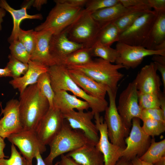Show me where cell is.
<instances>
[{
    "label": "cell",
    "mask_w": 165,
    "mask_h": 165,
    "mask_svg": "<svg viewBox=\"0 0 165 165\" xmlns=\"http://www.w3.org/2000/svg\"><path fill=\"white\" fill-rule=\"evenodd\" d=\"M141 127L144 132L148 136L154 138L163 133L165 131V123L158 120L148 119L142 121Z\"/></svg>",
    "instance_id": "obj_33"
},
{
    "label": "cell",
    "mask_w": 165,
    "mask_h": 165,
    "mask_svg": "<svg viewBox=\"0 0 165 165\" xmlns=\"http://www.w3.org/2000/svg\"><path fill=\"white\" fill-rule=\"evenodd\" d=\"M107 93L109 104L105 111L104 121L108 137L112 144L124 149L126 147L125 139L129 135L130 129L125 126L118 111L116 103L117 92L108 88Z\"/></svg>",
    "instance_id": "obj_7"
},
{
    "label": "cell",
    "mask_w": 165,
    "mask_h": 165,
    "mask_svg": "<svg viewBox=\"0 0 165 165\" xmlns=\"http://www.w3.org/2000/svg\"><path fill=\"white\" fill-rule=\"evenodd\" d=\"M48 73L54 92L60 90L70 91L77 97L86 101L94 114L105 111L108 107V103L105 98L90 95L79 87L71 78L66 67L55 65L49 68Z\"/></svg>",
    "instance_id": "obj_2"
},
{
    "label": "cell",
    "mask_w": 165,
    "mask_h": 165,
    "mask_svg": "<svg viewBox=\"0 0 165 165\" xmlns=\"http://www.w3.org/2000/svg\"><path fill=\"white\" fill-rule=\"evenodd\" d=\"M67 68L82 72L95 81L106 86L114 92H117L118 83L124 76L119 70L125 68L122 65L112 64L100 58L92 60L84 65Z\"/></svg>",
    "instance_id": "obj_4"
},
{
    "label": "cell",
    "mask_w": 165,
    "mask_h": 165,
    "mask_svg": "<svg viewBox=\"0 0 165 165\" xmlns=\"http://www.w3.org/2000/svg\"><path fill=\"white\" fill-rule=\"evenodd\" d=\"M138 93V104L142 110L160 108L158 94Z\"/></svg>",
    "instance_id": "obj_37"
},
{
    "label": "cell",
    "mask_w": 165,
    "mask_h": 165,
    "mask_svg": "<svg viewBox=\"0 0 165 165\" xmlns=\"http://www.w3.org/2000/svg\"><path fill=\"white\" fill-rule=\"evenodd\" d=\"M148 119H154L165 123V114L160 108L142 110L140 119L143 121Z\"/></svg>",
    "instance_id": "obj_40"
},
{
    "label": "cell",
    "mask_w": 165,
    "mask_h": 165,
    "mask_svg": "<svg viewBox=\"0 0 165 165\" xmlns=\"http://www.w3.org/2000/svg\"><path fill=\"white\" fill-rule=\"evenodd\" d=\"M156 16L150 10L139 17L120 34L118 42L134 46H141L146 38Z\"/></svg>",
    "instance_id": "obj_9"
},
{
    "label": "cell",
    "mask_w": 165,
    "mask_h": 165,
    "mask_svg": "<svg viewBox=\"0 0 165 165\" xmlns=\"http://www.w3.org/2000/svg\"><path fill=\"white\" fill-rule=\"evenodd\" d=\"M143 6H144L127 8L119 2L95 12L91 15L101 28L107 24L114 22L129 12Z\"/></svg>",
    "instance_id": "obj_26"
},
{
    "label": "cell",
    "mask_w": 165,
    "mask_h": 165,
    "mask_svg": "<svg viewBox=\"0 0 165 165\" xmlns=\"http://www.w3.org/2000/svg\"><path fill=\"white\" fill-rule=\"evenodd\" d=\"M57 165H81L71 158L65 155H61V160L58 161Z\"/></svg>",
    "instance_id": "obj_44"
},
{
    "label": "cell",
    "mask_w": 165,
    "mask_h": 165,
    "mask_svg": "<svg viewBox=\"0 0 165 165\" xmlns=\"http://www.w3.org/2000/svg\"><path fill=\"white\" fill-rule=\"evenodd\" d=\"M116 49L119 53L116 64L122 65L127 69L137 68L146 57L156 54L165 56V50H149L142 46H131L119 42H117Z\"/></svg>",
    "instance_id": "obj_11"
},
{
    "label": "cell",
    "mask_w": 165,
    "mask_h": 165,
    "mask_svg": "<svg viewBox=\"0 0 165 165\" xmlns=\"http://www.w3.org/2000/svg\"><path fill=\"white\" fill-rule=\"evenodd\" d=\"M95 124L100 134L96 148L103 154L105 165H115L121 157L124 149L112 144L109 141L106 124L100 113L94 114Z\"/></svg>",
    "instance_id": "obj_13"
},
{
    "label": "cell",
    "mask_w": 165,
    "mask_h": 165,
    "mask_svg": "<svg viewBox=\"0 0 165 165\" xmlns=\"http://www.w3.org/2000/svg\"><path fill=\"white\" fill-rule=\"evenodd\" d=\"M156 13L155 19L141 46L148 50H165V11Z\"/></svg>",
    "instance_id": "obj_20"
},
{
    "label": "cell",
    "mask_w": 165,
    "mask_h": 165,
    "mask_svg": "<svg viewBox=\"0 0 165 165\" xmlns=\"http://www.w3.org/2000/svg\"><path fill=\"white\" fill-rule=\"evenodd\" d=\"M47 2V1L46 0H33L32 5L38 9H39L41 8L42 5L46 4Z\"/></svg>",
    "instance_id": "obj_51"
},
{
    "label": "cell",
    "mask_w": 165,
    "mask_h": 165,
    "mask_svg": "<svg viewBox=\"0 0 165 165\" xmlns=\"http://www.w3.org/2000/svg\"><path fill=\"white\" fill-rule=\"evenodd\" d=\"M36 83L41 92L48 101L50 108H53V100L55 93L52 87L48 72L40 75Z\"/></svg>",
    "instance_id": "obj_32"
},
{
    "label": "cell",
    "mask_w": 165,
    "mask_h": 165,
    "mask_svg": "<svg viewBox=\"0 0 165 165\" xmlns=\"http://www.w3.org/2000/svg\"><path fill=\"white\" fill-rule=\"evenodd\" d=\"M64 118L73 129L82 131L95 145L98 141V130L92 120L94 114L92 111L72 110L63 114Z\"/></svg>",
    "instance_id": "obj_15"
},
{
    "label": "cell",
    "mask_w": 165,
    "mask_h": 165,
    "mask_svg": "<svg viewBox=\"0 0 165 165\" xmlns=\"http://www.w3.org/2000/svg\"><path fill=\"white\" fill-rule=\"evenodd\" d=\"M151 10V8L148 6H143L129 12L113 23L121 33L131 26L139 17Z\"/></svg>",
    "instance_id": "obj_29"
},
{
    "label": "cell",
    "mask_w": 165,
    "mask_h": 165,
    "mask_svg": "<svg viewBox=\"0 0 165 165\" xmlns=\"http://www.w3.org/2000/svg\"><path fill=\"white\" fill-rule=\"evenodd\" d=\"M19 101L24 130L35 131L50 108L48 101L35 83L28 86L20 94Z\"/></svg>",
    "instance_id": "obj_1"
},
{
    "label": "cell",
    "mask_w": 165,
    "mask_h": 165,
    "mask_svg": "<svg viewBox=\"0 0 165 165\" xmlns=\"http://www.w3.org/2000/svg\"><path fill=\"white\" fill-rule=\"evenodd\" d=\"M84 47L82 44L70 40L64 30L58 34L53 35L50 42V53L56 65L68 55Z\"/></svg>",
    "instance_id": "obj_19"
},
{
    "label": "cell",
    "mask_w": 165,
    "mask_h": 165,
    "mask_svg": "<svg viewBox=\"0 0 165 165\" xmlns=\"http://www.w3.org/2000/svg\"><path fill=\"white\" fill-rule=\"evenodd\" d=\"M65 120L63 114L59 110L54 108H49L35 130L43 145L49 144L61 129Z\"/></svg>",
    "instance_id": "obj_14"
},
{
    "label": "cell",
    "mask_w": 165,
    "mask_h": 165,
    "mask_svg": "<svg viewBox=\"0 0 165 165\" xmlns=\"http://www.w3.org/2000/svg\"><path fill=\"white\" fill-rule=\"evenodd\" d=\"M10 77L12 76L9 69L6 67L3 68H0V77Z\"/></svg>",
    "instance_id": "obj_52"
},
{
    "label": "cell",
    "mask_w": 165,
    "mask_h": 165,
    "mask_svg": "<svg viewBox=\"0 0 165 165\" xmlns=\"http://www.w3.org/2000/svg\"><path fill=\"white\" fill-rule=\"evenodd\" d=\"M92 57L90 48L84 47L68 55L61 60L58 65L66 68L83 65L90 62L92 60Z\"/></svg>",
    "instance_id": "obj_27"
},
{
    "label": "cell",
    "mask_w": 165,
    "mask_h": 165,
    "mask_svg": "<svg viewBox=\"0 0 165 165\" xmlns=\"http://www.w3.org/2000/svg\"><path fill=\"white\" fill-rule=\"evenodd\" d=\"M165 156V139L156 142L152 138L148 148L139 158L145 162L154 164L162 157Z\"/></svg>",
    "instance_id": "obj_28"
},
{
    "label": "cell",
    "mask_w": 165,
    "mask_h": 165,
    "mask_svg": "<svg viewBox=\"0 0 165 165\" xmlns=\"http://www.w3.org/2000/svg\"><path fill=\"white\" fill-rule=\"evenodd\" d=\"M120 34L116 24L113 22L111 23L101 29L96 41L104 45L111 46L114 42H118Z\"/></svg>",
    "instance_id": "obj_31"
},
{
    "label": "cell",
    "mask_w": 165,
    "mask_h": 165,
    "mask_svg": "<svg viewBox=\"0 0 165 165\" xmlns=\"http://www.w3.org/2000/svg\"><path fill=\"white\" fill-rule=\"evenodd\" d=\"M119 2L127 8L147 6L150 7L148 0H119Z\"/></svg>",
    "instance_id": "obj_41"
},
{
    "label": "cell",
    "mask_w": 165,
    "mask_h": 165,
    "mask_svg": "<svg viewBox=\"0 0 165 165\" xmlns=\"http://www.w3.org/2000/svg\"><path fill=\"white\" fill-rule=\"evenodd\" d=\"M160 104V108L165 114V93L160 91L158 94Z\"/></svg>",
    "instance_id": "obj_46"
},
{
    "label": "cell",
    "mask_w": 165,
    "mask_h": 165,
    "mask_svg": "<svg viewBox=\"0 0 165 165\" xmlns=\"http://www.w3.org/2000/svg\"><path fill=\"white\" fill-rule=\"evenodd\" d=\"M18 39L24 46L30 56L35 45V31L33 29L24 30L20 28L18 34Z\"/></svg>",
    "instance_id": "obj_34"
},
{
    "label": "cell",
    "mask_w": 165,
    "mask_h": 165,
    "mask_svg": "<svg viewBox=\"0 0 165 165\" xmlns=\"http://www.w3.org/2000/svg\"><path fill=\"white\" fill-rule=\"evenodd\" d=\"M35 31V45L30 55V60L39 62L48 67L56 65L50 52V42L52 32L47 31Z\"/></svg>",
    "instance_id": "obj_18"
},
{
    "label": "cell",
    "mask_w": 165,
    "mask_h": 165,
    "mask_svg": "<svg viewBox=\"0 0 165 165\" xmlns=\"http://www.w3.org/2000/svg\"><path fill=\"white\" fill-rule=\"evenodd\" d=\"M119 3V0H88L84 9L86 11L91 14Z\"/></svg>",
    "instance_id": "obj_39"
},
{
    "label": "cell",
    "mask_w": 165,
    "mask_h": 165,
    "mask_svg": "<svg viewBox=\"0 0 165 165\" xmlns=\"http://www.w3.org/2000/svg\"><path fill=\"white\" fill-rule=\"evenodd\" d=\"M33 1H29L26 5L18 9H15L12 7L5 0H0L1 7L11 15L13 21V26L11 34L8 38L10 43L18 39V36L20 29V25L21 22L26 19L42 20L43 18L41 14L34 15L28 14L27 9L32 5Z\"/></svg>",
    "instance_id": "obj_23"
},
{
    "label": "cell",
    "mask_w": 165,
    "mask_h": 165,
    "mask_svg": "<svg viewBox=\"0 0 165 165\" xmlns=\"http://www.w3.org/2000/svg\"><path fill=\"white\" fill-rule=\"evenodd\" d=\"M1 106L3 116L0 119V136L4 139L24 129L20 117L18 100L14 99L10 100L4 109Z\"/></svg>",
    "instance_id": "obj_16"
},
{
    "label": "cell",
    "mask_w": 165,
    "mask_h": 165,
    "mask_svg": "<svg viewBox=\"0 0 165 165\" xmlns=\"http://www.w3.org/2000/svg\"><path fill=\"white\" fill-rule=\"evenodd\" d=\"M155 165H165V156L162 157L154 164Z\"/></svg>",
    "instance_id": "obj_55"
},
{
    "label": "cell",
    "mask_w": 165,
    "mask_h": 165,
    "mask_svg": "<svg viewBox=\"0 0 165 165\" xmlns=\"http://www.w3.org/2000/svg\"><path fill=\"white\" fill-rule=\"evenodd\" d=\"M157 68V70L160 72L162 77V82L164 88V92L165 90V65L154 62Z\"/></svg>",
    "instance_id": "obj_45"
},
{
    "label": "cell",
    "mask_w": 165,
    "mask_h": 165,
    "mask_svg": "<svg viewBox=\"0 0 165 165\" xmlns=\"http://www.w3.org/2000/svg\"><path fill=\"white\" fill-rule=\"evenodd\" d=\"M65 155L81 165H105L103 154L94 145H86Z\"/></svg>",
    "instance_id": "obj_25"
},
{
    "label": "cell",
    "mask_w": 165,
    "mask_h": 165,
    "mask_svg": "<svg viewBox=\"0 0 165 165\" xmlns=\"http://www.w3.org/2000/svg\"><path fill=\"white\" fill-rule=\"evenodd\" d=\"M28 69L23 76L13 78L9 84L22 94L28 86L36 83L39 76L42 74L47 72L49 67L38 62L30 60Z\"/></svg>",
    "instance_id": "obj_22"
},
{
    "label": "cell",
    "mask_w": 165,
    "mask_h": 165,
    "mask_svg": "<svg viewBox=\"0 0 165 165\" xmlns=\"http://www.w3.org/2000/svg\"><path fill=\"white\" fill-rule=\"evenodd\" d=\"M152 60L153 62L165 65V56L159 54L152 56Z\"/></svg>",
    "instance_id": "obj_47"
},
{
    "label": "cell",
    "mask_w": 165,
    "mask_h": 165,
    "mask_svg": "<svg viewBox=\"0 0 165 165\" xmlns=\"http://www.w3.org/2000/svg\"><path fill=\"white\" fill-rule=\"evenodd\" d=\"M89 144L95 145L82 131L72 129L64 121L60 131L48 145L50 153L44 161L47 165H53L54 160L59 156Z\"/></svg>",
    "instance_id": "obj_3"
},
{
    "label": "cell",
    "mask_w": 165,
    "mask_h": 165,
    "mask_svg": "<svg viewBox=\"0 0 165 165\" xmlns=\"http://www.w3.org/2000/svg\"><path fill=\"white\" fill-rule=\"evenodd\" d=\"M140 119L135 118L132 121V128L128 137L125 139L126 147L121 157L131 161L135 157H140L149 147L152 138L143 131Z\"/></svg>",
    "instance_id": "obj_10"
},
{
    "label": "cell",
    "mask_w": 165,
    "mask_h": 165,
    "mask_svg": "<svg viewBox=\"0 0 165 165\" xmlns=\"http://www.w3.org/2000/svg\"><path fill=\"white\" fill-rule=\"evenodd\" d=\"M68 69L71 78L87 94L94 97L105 98L109 88L107 86L95 81L81 71Z\"/></svg>",
    "instance_id": "obj_21"
},
{
    "label": "cell",
    "mask_w": 165,
    "mask_h": 165,
    "mask_svg": "<svg viewBox=\"0 0 165 165\" xmlns=\"http://www.w3.org/2000/svg\"><path fill=\"white\" fill-rule=\"evenodd\" d=\"M115 165H132L131 161L123 157H121Z\"/></svg>",
    "instance_id": "obj_53"
},
{
    "label": "cell",
    "mask_w": 165,
    "mask_h": 165,
    "mask_svg": "<svg viewBox=\"0 0 165 165\" xmlns=\"http://www.w3.org/2000/svg\"><path fill=\"white\" fill-rule=\"evenodd\" d=\"M0 165H33L30 163L20 152H19L13 144L11 145V152L8 159H0Z\"/></svg>",
    "instance_id": "obj_38"
},
{
    "label": "cell",
    "mask_w": 165,
    "mask_h": 165,
    "mask_svg": "<svg viewBox=\"0 0 165 165\" xmlns=\"http://www.w3.org/2000/svg\"><path fill=\"white\" fill-rule=\"evenodd\" d=\"M138 93L133 81L120 93L117 108L125 126L130 129L135 118L140 119L142 109L138 104Z\"/></svg>",
    "instance_id": "obj_8"
},
{
    "label": "cell",
    "mask_w": 165,
    "mask_h": 165,
    "mask_svg": "<svg viewBox=\"0 0 165 165\" xmlns=\"http://www.w3.org/2000/svg\"><path fill=\"white\" fill-rule=\"evenodd\" d=\"M132 165H155L140 159L139 157H136L131 160Z\"/></svg>",
    "instance_id": "obj_48"
},
{
    "label": "cell",
    "mask_w": 165,
    "mask_h": 165,
    "mask_svg": "<svg viewBox=\"0 0 165 165\" xmlns=\"http://www.w3.org/2000/svg\"><path fill=\"white\" fill-rule=\"evenodd\" d=\"M37 160L36 165H47L45 163L44 160L42 159L39 151L37 152L35 158ZM58 163V161L57 162L53 165H57Z\"/></svg>",
    "instance_id": "obj_50"
},
{
    "label": "cell",
    "mask_w": 165,
    "mask_h": 165,
    "mask_svg": "<svg viewBox=\"0 0 165 165\" xmlns=\"http://www.w3.org/2000/svg\"><path fill=\"white\" fill-rule=\"evenodd\" d=\"M101 29L91 14L85 9L75 21L64 30L71 41L90 48L96 41Z\"/></svg>",
    "instance_id": "obj_5"
},
{
    "label": "cell",
    "mask_w": 165,
    "mask_h": 165,
    "mask_svg": "<svg viewBox=\"0 0 165 165\" xmlns=\"http://www.w3.org/2000/svg\"><path fill=\"white\" fill-rule=\"evenodd\" d=\"M7 139L19 148L23 156L32 164L37 151L41 154L46 150V146L39 140L35 131L23 129L10 135Z\"/></svg>",
    "instance_id": "obj_12"
},
{
    "label": "cell",
    "mask_w": 165,
    "mask_h": 165,
    "mask_svg": "<svg viewBox=\"0 0 165 165\" xmlns=\"http://www.w3.org/2000/svg\"><path fill=\"white\" fill-rule=\"evenodd\" d=\"M156 66L153 62L142 67L134 81L139 93L158 94L162 85Z\"/></svg>",
    "instance_id": "obj_17"
},
{
    "label": "cell",
    "mask_w": 165,
    "mask_h": 165,
    "mask_svg": "<svg viewBox=\"0 0 165 165\" xmlns=\"http://www.w3.org/2000/svg\"><path fill=\"white\" fill-rule=\"evenodd\" d=\"M4 140L0 136V159L8 157L7 156L5 155L4 152V149L6 145Z\"/></svg>",
    "instance_id": "obj_49"
},
{
    "label": "cell",
    "mask_w": 165,
    "mask_h": 165,
    "mask_svg": "<svg viewBox=\"0 0 165 165\" xmlns=\"http://www.w3.org/2000/svg\"><path fill=\"white\" fill-rule=\"evenodd\" d=\"M92 57H98L111 63H115L119 57L116 49L96 41L90 48Z\"/></svg>",
    "instance_id": "obj_30"
},
{
    "label": "cell",
    "mask_w": 165,
    "mask_h": 165,
    "mask_svg": "<svg viewBox=\"0 0 165 165\" xmlns=\"http://www.w3.org/2000/svg\"><path fill=\"white\" fill-rule=\"evenodd\" d=\"M10 43V54L22 62L28 64L30 60V55L21 42L17 39Z\"/></svg>",
    "instance_id": "obj_36"
},
{
    "label": "cell",
    "mask_w": 165,
    "mask_h": 165,
    "mask_svg": "<svg viewBox=\"0 0 165 165\" xmlns=\"http://www.w3.org/2000/svg\"><path fill=\"white\" fill-rule=\"evenodd\" d=\"M149 6L156 12L165 11V0H148Z\"/></svg>",
    "instance_id": "obj_43"
},
{
    "label": "cell",
    "mask_w": 165,
    "mask_h": 165,
    "mask_svg": "<svg viewBox=\"0 0 165 165\" xmlns=\"http://www.w3.org/2000/svg\"><path fill=\"white\" fill-rule=\"evenodd\" d=\"M88 0H55L54 2L75 7L85 6Z\"/></svg>",
    "instance_id": "obj_42"
},
{
    "label": "cell",
    "mask_w": 165,
    "mask_h": 165,
    "mask_svg": "<svg viewBox=\"0 0 165 165\" xmlns=\"http://www.w3.org/2000/svg\"><path fill=\"white\" fill-rule=\"evenodd\" d=\"M55 3L45 21L37 26L35 31H50L53 35L59 33L71 24L84 9L59 3Z\"/></svg>",
    "instance_id": "obj_6"
},
{
    "label": "cell",
    "mask_w": 165,
    "mask_h": 165,
    "mask_svg": "<svg viewBox=\"0 0 165 165\" xmlns=\"http://www.w3.org/2000/svg\"><path fill=\"white\" fill-rule=\"evenodd\" d=\"M55 93L53 105L63 114L76 109L78 111L87 110L90 108L86 101L79 99L67 91L60 90Z\"/></svg>",
    "instance_id": "obj_24"
},
{
    "label": "cell",
    "mask_w": 165,
    "mask_h": 165,
    "mask_svg": "<svg viewBox=\"0 0 165 165\" xmlns=\"http://www.w3.org/2000/svg\"><path fill=\"white\" fill-rule=\"evenodd\" d=\"M6 11L0 5V31L2 29V24L3 22V18L6 14Z\"/></svg>",
    "instance_id": "obj_54"
},
{
    "label": "cell",
    "mask_w": 165,
    "mask_h": 165,
    "mask_svg": "<svg viewBox=\"0 0 165 165\" xmlns=\"http://www.w3.org/2000/svg\"><path fill=\"white\" fill-rule=\"evenodd\" d=\"M8 58L9 61L6 67L9 70L13 78L20 77L26 73L28 69V64L22 62L10 54Z\"/></svg>",
    "instance_id": "obj_35"
}]
</instances>
